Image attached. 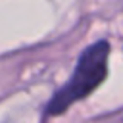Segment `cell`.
<instances>
[{
  "label": "cell",
  "instance_id": "1",
  "mask_svg": "<svg viewBox=\"0 0 123 123\" xmlns=\"http://www.w3.org/2000/svg\"><path fill=\"white\" fill-rule=\"evenodd\" d=\"M110 44L108 40H96L81 52L69 81L50 98L46 115H62L79 100L90 96L108 77Z\"/></svg>",
  "mask_w": 123,
  "mask_h": 123
},
{
  "label": "cell",
  "instance_id": "2",
  "mask_svg": "<svg viewBox=\"0 0 123 123\" xmlns=\"http://www.w3.org/2000/svg\"><path fill=\"white\" fill-rule=\"evenodd\" d=\"M113 123H123V119H117V121H113Z\"/></svg>",
  "mask_w": 123,
  "mask_h": 123
}]
</instances>
